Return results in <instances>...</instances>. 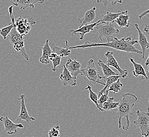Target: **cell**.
Masks as SVG:
<instances>
[{"label":"cell","instance_id":"cell-33","mask_svg":"<svg viewBox=\"0 0 149 137\" xmlns=\"http://www.w3.org/2000/svg\"><path fill=\"white\" fill-rule=\"evenodd\" d=\"M57 56V54H56L55 52H52V53L50 55V56H49V60H50V61H52V60H53V59H55Z\"/></svg>","mask_w":149,"mask_h":137},{"label":"cell","instance_id":"cell-35","mask_svg":"<svg viewBox=\"0 0 149 137\" xmlns=\"http://www.w3.org/2000/svg\"><path fill=\"white\" fill-rule=\"evenodd\" d=\"M146 76L148 77V80H149V65L148 66V67L146 68Z\"/></svg>","mask_w":149,"mask_h":137},{"label":"cell","instance_id":"cell-6","mask_svg":"<svg viewBox=\"0 0 149 137\" xmlns=\"http://www.w3.org/2000/svg\"><path fill=\"white\" fill-rule=\"evenodd\" d=\"M136 113L138 116V119L133 122V123L140 129L142 137H149V112H141L138 110Z\"/></svg>","mask_w":149,"mask_h":137},{"label":"cell","instance_id":"cell-38","mask_svg":"<svg viewBox=\"0 0 149 137\" xmlns=\"http://www.w3.org/2000/svg\"><path fill=\"white\" fill-rule=\"evenodd\" d=\"M33 137V136H32V137Z\"/></svg>","mask_w":149,"mask_h":137},{"label":"cell","instance_id":"cell-26","mask_svg":"<svg viewBox=\"0 0 149 137\" xmlns=\"http://www.w3.org/2000/svg\"><path fill=\"white\" fill-rule=\"evenodd\" d=\"M85 90H88L89 91V97L90 99L95 104L97 107V108L98 109V110L101 111L102 110H101V109H100V106L98 105V95L96 93H95L92 90V87L88 84L87 85V87L85 88Z\"/></svg>","mask_w":149,"mask_h":137},{"label":"cell","instance_id":"cell-41","mask_svg":"<svg viewBox=\"0 0 149 137\" xmlns=\"http://www.w3.org/2000/svg\"></svg>","mask_w":149,"mask_h":137},{"label":"cell","instance_id":"cell-37","mask_svg":"<svg viewBox=\"0 0 149 137\" xmlns=\"http://www.w3.org/2000/svg\"><path fill=\"white\" fill-rule=\"evenodd\" d=\"M148 112H149V107L148 108Z\"/></svg>","mask_w":149,"mask_h":137},{"label":"cell","instance_id":"cell-10","mask_svg":"<svg viewBox=\"0 0 149 137\" xmlns=\"http://www.w3.org/2000/svg\"><path fill=\"white\" fill-rule=\"evenodd\" d=\"M0 121L3 123L4 126V130L9 135L15 134L17 132V128H23V125L21 123H15L9 119L8 116L1 117Z\"/></svg>","mask_w":149,"mask_h":137},{"label":"cell","instance_id":"cell-13","mask_svg":"<svg viewBox=\"0 0 149 137\" xmlns=\"http://www.w3.org/2000/svg\"><path fill=\"white\" fill-rule=\"evenodd\" d=\"M99 23H100V20H98L95 23L89 24L88 25L83 26L79 28L78 29H76V30H70L68 31V33L71 36L73 37L74 35H76L78 33H80L79 39L80 40H83L84 39L85 35L86 33H89L90 32L93 31L94 27H95Z\"/></svg>","mask_w":149,"mask_h":137},{"label":"cell","instance_id":"cell-3","mask_svg":"<svg viewBox=\"0 0 149 137\" xmlns=\"http://www.w3.org/2000/svg\"><path fill=\"white\" fill-rule=\"evenodd\" d=\"M8 36L9 37V41L13 46V48L20 54L22 55L26 60L29 61V55L26 53L24 48V40L23 36L17 32L15 26L12 29Z\"/></svg>","mask_w":149,"mask_h":137},{"label":"cell","instance_id":"cell-7","mask_svg":"<svg viewBox=\"0 0 149 137\" xmlns=\"http://www.w3.org/2000/svg\"><path fill=\"white\" fill-rule=\"evenodd\" d=\"M15 23L17 32L22 35L24 36L29 33L31 30L32 26L36 24V22L33 17L23 19L20 15L15 21Z\"/></svg>","mask_w":149,"mask_h":137},{"label":"cell","instance_id":"cell-18","mask_svg":"<svg viewBox=\"0 0 149 137\" xmlns=\"http://www.w3.org/2000/svg\"><path fill=\"white\" fill-rule=\"evenodd\" d=\"M13 6H11L9 8V14L11 17V22L9 23L8 26H6V27H4L1 29L0 28V35L3 37L4 40L6 39L7 36L9 35L12 29H13L14 26H15V17L13 15Z\"/></svg>","mask_w":149,"mask_h":137},{"label":"cell","instance_id":"cell-39","mask_svg":"<svg viewBox=\"0 0 149 137\" xmlns=\"http://www.w3.org/2000/svg\"></svg>","mask_w":149,"mask_h":137},{"label":"cell","instance_id":"cell-27","mask_svg":"<svg viewBox=\"0 0 149 137\" xmlns=\"http://www.w3.org/2000/svg\"><path fill=\"white\" fill-rule=\"evenodd\" d=\"M122 87H123V84L121 83L119 79L116 82L112 84L106 91L107 92L113 91L114 92V93H116L120 91Z\"/></svg>","mask_w":149,"mask_h":137},{"label":"cell","instance_id":"cell-19","mask_svg":"<svg viewBox=\"0 0 149 137\" xmlns=\"http://www.w3.org/2000/svg\"><path fill=\"white\" fill-rule=\"evenodd\" d=\"M42 50V53L41 57L39 59V61L42 64H47L50 62L49 56L53 52L50 46L49 45V40H46V43L41 48Z\"/></svg>","mask_w":149,"mask_h":137},{"label":"cell","instance_id":"cell-23","mask_svg":"<svg viewBox=\"0 0 149 137\" xmlns=\"http://www.w3.org/2000/svg\"><path fill=\"white\" fill-rule=\"evenodd\" d=\"M130 15L126 14L121 15L115 20L114 22L117 23L118 26L120 28H129L131 23L129 22Z\"/></svg>","mask_w":149,"mask_h":137},{"label":"cell","instance_id":"cell-22","mask_svg":"<svg viewBox=\"0 0 149 137\" xmlns=\"http://www.w3.org/2000/svg\"><path fill=\"white\" fill-rule=\"evenodd\" d=\"M120 77H120V75H112L109 77L104 79V80L105 82V86L102 90L98 92V98H100L101 95H102L104 93H105L106 91V90L109 89L110 86L115 82H116L117 80H118Z\"/></svg>","mask_w":149,"mask_h":137},{"label":"cell","instance_id":"cell-24","mask_svg":"<svg viewBox=\"0 0 149 137\" xmlns=\"http://www.w3.org/2000/svg\"><path fill=\"white\" fill-rule=\"evenodd\" d=\"M97 63L98 66H100L102 68V71H103L104 74L103 79L107 78V77H109L110 76H112V75H118V73H116L114 71H113L112 69L109 68V66H107L106 63H104V61H103L102 60H99Z\"/></svg>","mask_w":149,"mask_h":137},{"label":"cell","instance_id":"cell-21","mask_svg":"<svg viewBox=\"0 0 149 137\" xmlns=\"http://www.w3.org/2000/svg\"><path fill=\"white\" fill-rule=\"evenodd\" d=\"M130 60L134 66V70L133 71V74L135 77H138L140 75L142 76L143 80H148V77L146 76V70L144 68L143 66L140 63H137L135 62L134 59L132 57L130 58Z\"/></svg>","mask_w":149,"mask_h":137},{"label":"cell","instance_id":"cell-17","mask_svg":"<svg viewBox=\"0 0 149 137\" xmlns=\"http://www.w3.org/2000/svg\"><path fill=\"white\" fill-rule=\"evenodd\" d=\"M65 44L66 46L65 48H62L56 46L55 44L49 43L53 52H55L61 57H68L71 54V51L69 49L68 46V41L66 39L65 40Z\"/></svg>","mask_w":149,"mask_h":137},{"label":"cell","instance_id":"cell-28","mask_svg":"<svg viewBox=\"0 0 149 137\" xmlns=\"http://www.w3.org/2000/svg\"><path fill=\"white\" fill-rule=\"evenodd\" d=\"M60 127L59 125L52 126L51 127L48 132L49 137H60Z\"/></svg>","mask_w":149,"mask_h":137},{"label":"cell","instance_id":"cell-9","mask_svg":"<svg viewBox=\"0 0 149 137\" xmlns=\"http://www.w3.org/2000/svg\"><path fill=\"white\" fill-rule=\"evenodd\" d=\"M25 99H26V95L24 94H21L20 95V97L18 98L17 99L20 101L21 109H20V114L17 117V119H16V121H21V120H22L26 121L27 122H30L36 120V119L35 118L29 116L26 108Z\"/></svg>","mask_w":149,"mask_h":137},{"label":"cell","instance_id":"cell-30","mask_svg":"<svg viewBox=\"0 0 149 137\" xmlns=\"http://www.w3.org/2000/svg\"><path fill=\"white\" fill-rule=\"evenodd\" d=\"M123 0H97V3H103L105 6H107L109 4H111L112 6H115L117 3H122Z\"/></svg>","mask_w":149,"mask_h":137},{"label":"cell","instance_id":"cell-40","mask_svg":"<svg viewBox=\"0 0 149 137\" xmlns=\"http://www.w3.org/2000/svg\"></svg>","mask_w":149,"mask_h":137},{"label":"cell","instance_id":"cell-20","mask_svg":"<svg viewBox=\"0 0 149 137\" xmlns=\"http://www.w3.org/2000/svg\"><path fill=\"white\" fill-rule=\"evenodd\" d=\"M128 11H122L119 10L117 13H112L111 12L107 11L106 15H102V19L100 20L101 24L107 23V22H114L115 20H116L120 15L127 13Z\"/></svg>","mask_w":149,"mask_h":137},{"label":"cell","instance_id":"cell-25","mask_svg":"<svg viewBox=\"0 0 149 137\" xmlns=\"http://www.w3.org/2000/svg\"><path fill=\"white\" fill-rule=\"evenodd\" d=\"M114 98H109V100L104 103L102 108V111H109V110H112L114 109L117 108L119 102H114Z\"/></svg>","mask_w":149,"mask_h":137},{"label":"cell","instance_id":"cell-4","mask_svg":"<svg viewBox=\"0 0 149 137\" xmlns=\"http://www.w3.org/2000/svg\"><path fill=\"white\" fill-rule=\"evenodd\" d=\"M83 75L85 76L93 84H100L105 86V82L103 81V77L100 76L95 64L93 59H90L87 64L85 68L81 69Z\"/></svg>","mask_w":149,"mask_h":137},{"label":"cell","instance_id":"cell-16","mask_svg":"<svg viewBox=\"0 0 149 137\" xmlns=\"http://www.w3.org/2000/svg\"><path fill=\"white\" fill-rule=\"evenodd\" d=\"M132 25V24H130ZM132 26H134L137 29L138 31V34H139V43L140 44L141 49H142V59L144 58L145 57V54L146 52V50L149 48V42L148 41V38L146 37V35L144 34L141 31L139 25L138 24H135L134 25Z\"/></svg>","mask_w":149,"mask_h":137},{"label":"cell","instance_id":"cell-15","mask_svg":"<svg viewBox=\"0 0 149 137\" xmlns=\"http://www.w3.org/2000/svg\"><path fill=\"white\" fill-rule=\"evenodd\" d=\"M96 8L94 7L93 9L86 12L83 19L78 18V23L79 28L86 25H88L92 23L96 17L95 11Z\"/></svg>","mask_w":149,"mask_h":137},{"label":"cell","instance_id":"cell-1","mask_svg":"<svg viewBox=\"0 0 149 137\" xmlns=\"http://www.w3.org/2000/svg\"><path fill=\"white\" fill-rule=\"evenodd\" d=\"M136 43H139V41L132 39L131 37H123L120 40H118L117 37H114L109 42L95 43L87 41L82 45L70 46L69 48V49H85L93 47L106 46L121 51L126 52L127 53H135L137 54H142V52L135 47L134 44Z\"/></svg>","mask_w":149,"mask_h":137},{"label":"cell","instance_id":"cell-31","mask_svg":"<svg viewBox=\"0 0 149 137\" xmlns=\"http://www.w3.org/2000/svg\"><path fill=\"white\" fill-rule=\"evenodd\" d=\"M61 57L58 55L57 57L55 59L52 60V63L53 64V68H52V71L55 72L56 71H57V67L61 64Z\"/></svg>","mask_w":149,"mask_h":137},{"label":"cell","instance_id":"cell-2","mask_svg":"<svg viewBox=\"0 0 149 137\" xmlns=\"http://www.w3.org/2000/svg\"><path fill=\"white\" fill-rule=\"evenodd\" d=\"M138 100V98L134 94L126 93L122 95V98L119 101L117 108L118 128H121V120L123 118H126V125L123 127V129L127 131L130 128V121L129 116H133L132 110L135 103Z\"/></svg>","mask_w":149,"mask_h":137},{"label":"cell","instance_id":"cell-11","mask_svg":"<svg viewBox=\"0 0 149 137\" xmlns=\"http://www.w3.org/2000/svg\"><path fill=\"white\" fill-rule=\"evenodd\" d=\"M11 4L15 6H20V10H24L28 8H35V5L37 3L42 4L45 0H9Z\"/></svg>","mask_w":149,"mask_h":137},{"label":"cell","instance_id":"cell-14","mask_svg":"<svg viewBox=\"0 0 149 137\" xmlns=\"http://www.w3.org/2000/svg\"><path fill=\"white\" fill-rule=\"evenodd\" d=\"M60 79L64 86H76L77 85V78L72 75L65 66H63V70L60 75Z\"/></svg>","mask_w":149,"mask_h":137},{"label":"cell","instance_id":"cell-5","mask_svg":"<svg viewBox=\"0 0 149 137\" xmlns=\"http://www.w3.org/2000/svg\"><path fill=\"white\" fill-rule=\"evenodd\" d=\"M114 22L99 23L96 26V29L98 32L99 39L102 41V38L105 37L107 42H110L115 37V35L120 32V30L115 28Z\"/></svg>","mask_w":149,"mask_h":137},{"label":"cell","instance_id":"cell-8","mask_svg":"<svg viewBox=\"0 0 149 137\" xmlns=\"http://www.w3.org/2000/svg\"><path fill=\"white\" fill-rule=\"evenodd\" d=\"M114 53L112 51L106 52V53L105 54V57H107V61H106V64L107 66H112L113 68H116L118 71L120 73V77L123 79L126 77L128 75V71L127 70H123L120 68L117 61L114 57Z\"/></svg>","mask_w":149,"mask_h":137},{"label":"cell","instance_id":"cell-36","mask_svg":"<svg viewBox=\"0 0 149 137\" xmlns=\"http://www.w3.org/2000/svg\"><path fill=\"white\" fill-rule=\"evenodd\" d=\"M145 65H146V66L149 65V55H148V59H147V60H146V63H145Z\"/></svg>","mask_w":149,"mask_h":137},{"label":"cell","instance_id":"cell-34","mask_svg":"<svg viewBox=\"0 0 149 137\" xmlns=\"http://www.w3.org/2000/svg\"><path fill=\"white\" fill-rule=\"evenodd\" d=\"M144 31L146 32V34H148L149 35V24L146 25V26H144Z\"/></svg>","mask_w":149,"mask_h":137},{"label":"cell","instance_id":"cell-29","mask_svg":"<svg viewBox=\"0 0 149 137\" xmlns=\"http://www.w3.org/2000/svg\"><path fill=\"white\" fill-rule=\"evenodd\" d=\"M108 92H109L106 91L105 93H104L102 95H101L100 98H98V105L100 106L102 111V106H103V104L105 102L107 101V100H109V97L108 95ZM103 112V111H102Z\"/></svg>","mask_w":149,"mask_h":137},{"label":"cell","instance_id":"cell-32","mask_svg":"<svg viewBox=\"0 0 149 137\" xmlns=\"http://www.w3.org/2000/svg\"><path fill=\"white\" fill-rule=\"evenodd\" d=\"M149 9H148V10H146V11L144 12L143 13H142L141 15H139V19L140 20H141L144 17H145V16H146L148 15V14H149Z\"/></svg>","mask_w":149,"mask_h":137},{"label":"cell","instance_id":"cell-12","mask_svg":"<svg viewBox=\"0 0 149 137\" xmlns=\"http://www.w3.org/2000/svg\"><path fill=\"white\" fill-rule=\"evenodd\" d=\"M65 66L72 75L74 77H77V76L79 74L83 75L81 64L79 62H78L76 59L72 60L68 59L66 62Z\"/></svg>","mask_w":149,"mask_h":137}]
</instances>
